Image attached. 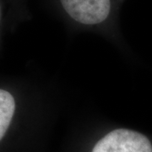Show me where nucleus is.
Listing matches in <instances>:
<instances>
[{"mask_svg": "<svg viewBox=\"0 0 152 152\" xmlns=\"http://www.w3.org/2000/svg\"><path fill=\"white\" fill-rule=\"evenodd\" d=\"M71 20L83 26L106 25L113 16L114 5L122 0H57Z\"/></svg>", "mask_w": 152, "mask_h": 152, "instance_id": "nucleus-1", "label": "nucleus"}, {"mask_svg": "<svg viewBox=\"0 0 152 152\" xmlns=\"http://www.w3.org/2000/svg\"><path fill=\"white\" fill-rule=\"evenodd\" d=\"M92 152H152V144L139 132L119 129L101 139Z\"/></svg>", "mask_w": 152, "mask_h": 152, "instance_id": "nucleus-2", "label": "nucleus"}, {"mask_svg": "<svg viewBox=\"0 0 152 152\" xmlns=\"http://www.w3.org/2000/svg\"><path fill=\"white\" fill-rule=\"evenodd\" d=\"M15 111V102L13 96L7 91H0V139L2 140L8 130Z\"/></svg>", "mask_w": 152, "mask_h": 152, "instance_id": "nucleus-3", "label": "nucleus"}, {"mask_svg": "<svg viewBox=\"0 0 152 152\" xmlns=\"http://www.w3.org/2000/svg\"><path fill=\"white\" fill-rule=\"evenodd\" d=\"M16 1H18V0H16Z\"/></svg>", "mask_w": 152, "mask_h": 152, "instance_id": "nucleus-4", "label": "nucleus"}]
</instances>
